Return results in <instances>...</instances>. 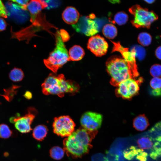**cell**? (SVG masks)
Here are the masks:
<instances>
[{
  "label": "cell",
  "instance_id": "5b68a950",
  "mask_svg": "<svg viewBox=\"0 0 161 161\" xmlns=\"http://www.w3.org/2000/svg\"><path fill=\"white\" fill-rule=\"evenodd\" d=\"M129 10L133 16L131 23L133 26L137 28L149 29L151 24L158 18V16L153 11L143 8L139 4L132 6Z\"/></svg>",
  "mask_w": 161,
  "mask_h": 161
},
{
  "label": "cell",
  "instance_id": "d6986e66",
  "mask_svg": "<svg viewBox=\"0 0 161 161\" xmlns=\"http://www.w3.org/2000/svg\"><path fill=\"white\" fill-rule=\"evenodd\" d=\"M137 143L140 148L145 150L149 153L152 150L154 142L148 135L139 138L137 141Z\"/></svg>",
  "mask_w": 161,
  "mask_h": 161
},
{
  "label": "cell",
  "instance_id": "d4e9b609",
  "mask_svg": "<svg viewBox=\"0 0 161 161\" xmlns=\"http://www.w3.org/2000/svg\"><path fill=\"white\" fill-rule=\"evenodd\" d=\"M65 151L61 147L55 146L52 147L50 150L49 154L51 157L55 160H60L64 157Z\"/></svg>",
  "mask_w": 161,
  "mask_h": 161
},
{
  "label": "cell",
  "instance_id": "5bb4252c",
  "mask_svg": "<svg viewBox=\"0 0 161 161\" xmlns=\"http://www.w3.org/2000/svg\"><path fill=\"white\" fill-rule=\"evenodd\" d=\"M124 158L128 160L147 161L148 154L143 149L131 146L125 149L123 152Z\"/></svg>",
  "mask_w": 161,
  "mask_h": 161
},
{
  "label": "cell",
  "instance_id": "9c48e42d",
  "mask_svg": "<svg viewBox=\"0 0 161 161\" xmlns=\"http://www.w3.org/2000/svg\"><path fill=\"white\" fill-rule=\"evenodd\" d=\"M75 126L69 116L64 115L55 118L53 123L54 132L61 137H67L74 131Z\"/></svg>",
  "mask_w": 161,
  "mask_h": 161
},
{
  "label": "cell",
  "instance_id": "ba28073f",
  "mask_svg": "<svg viewBox=\"0 0 161 161\" xmlns=\"http://www.w3.org/2000/svg\"><path fill=\"white\" fill-rule=\"evenodd\" d=\"M27 111V114L24 116L17 115L10 119V121L14 123L16 129L21 133H28L32 130L31 125L36 113V110L33 107H29Z\"/></svg>",
  "mask_w": 161,
  "mask_h": 161
},
{
  "label": "cell",
  "instance_id": "52a82bcc",
  "mask_svg": "<svg viewBox=\"0 0 161 161\" xmlns=\"http://www.w3.org/2000/svg\"><path fill=\"white\" fill-rule=\"evenodd\" d=\"M95 19V16L93 13L89 16H81L72 26L77 32L87 36H92L99 32L98 25Z\"/></svg>",
  "mask_w": 161,
  "mask_h": 161
},
{
  "label": "cell",
  "instance_id": "ffe728a7",
  "mask_svg": "<svg viewBox=\"0 0 161 161\" xmlns=\"http://www.w3.org/2000/svg\"><path fill=\"white\" fill-rule=\"evenodd\" d=\"M150 94L155 97H161V78L154 77L150 81Z\"/></svg>",
  "mask_w": 161,
  "mask_h": 161
},
{
  "label": "cell",
  "instance_id": "8992f818",
  "mask_svg": "<svg viewBox=\"0 0 161 161\" xmlns=\"http://www.w3.org/2000/svg\"><path fill=\"white\" fill-rule=\"evenodd\" d=\"M143 82V79L140 78H129L120 82L117 86L116 94L117 96L123 99H129L137 95L140 86Z\"/></svg>",
  "mask_w": 161,
  "mask_h": 161
},
{
  "label": "cell",
  "instance_id": "1f68e13d",
  "mask_svg": "<svg viewBox=\"0 0 161 161\" xmlns=\"http://www.w3.org/2000/svg\"><path fill=\"white\" fill-rule=\"evenodd\" d=\"M91 161H108L103 154L99 153L94 154L91 157Z\"/></svg>",
  "mask_w": 161,
  "mask_h": 161
},
{
  "label": "cell",
  "instance_id": "836d02e7",
  "mask_svg": "<svg viewBox=\"0 0 161 161\" xmlns=\"http://www.w3.org/2000/svg\"><path fill=\"white\" fill-rule=\"evenodd\" d=\"M59 32L61 38L64 42L69 39V35L66 31L63 30H61Z\"/></svg>",
  "mask_w": 161,
  "mask_h": 161
},
{
  "label": "cell",
  "instance_id": "603a6c76",
  "mask_svg": "<svg viewBox=\"0 0 161 161\" xmlns=\"http://www.w3.org/2000/svg\"><path fill=\"white\" fill-rule=\"evenodd\" d=\"M102 32L106 38L113 39L117 35V31L114 25L111 24H108L104 26L102 29Z\"/></svg>",
  "mask_w": 161,
  "mask_h": 161
},
{
  "label": "cell",
  "instance_id": "30bf717a",
  "mask_svg": "<svg viewBox=\"0 0 161 161\" xmlns=\"http://www.w3.org/2000/svg\"><path fill=\"white\" fill-rule=\"evenodd\" d=\"M111 41L113 44L112 52L117 51L120 53L123 58L127 62L129 69L134 77L135 78L138 77L139 73L136 63V53L134 49L129 51L127 48L122 46L119 42Z\"/></svg>",
  "mask_w": 161,
  "mask_h": 161
},
{
  "label": "cell",
  "instance_id": "74e56055",
  "mask_svg": "<svg viewBox=\"0 0 161 161\" xmlns=\"http://www.w3.org/2000/svg\"><path fill=\"white\" fill-rule=\"evenodd\" d=\"M24 96L27 99H30L32 97V94L30 92L27 91L24 93Z\"/></svg>",
  "mask_w": 161,
  "mask_h": 161
},
{
  "label": "cell",
  "instance_id": "277c9868",
  "mask_svg": "<svg viewBox=\"0 0 161 161\" xmlns=\"http://www.w3.org/2000/svg\"><path fill=\"white\" fill-rule=\"evenodd\" d=\"M55 37L56 47L48 58L44 60L45 66L54 73L68 61L69 59L68 51L59 31L56 33Z\"/></svg>",
  "mask_w": 161,
  "mask_h": 161
},
{
  "label": "cell",
  "instance_id": "ac0fdd59",
  "mask_svg": "<svg viewBox=\"0 0 161 161\" xmlns=\"http://www.w3.org/2000/svg\"><path fill=\"white\" fill-rule=\"evenodd\" d=\"M148 120L144 114H140L134 119V127L137 130L143 131L145 130L149 126Z\"/></svg>",
  "mask_w": 161,
  "mask_h": 161
},
{
  "label": "cell",
  "instance_id": "3957f363",
  "mask_svg": "<svg viewBox=\"0 0 161 161\" xmlns=\"http://www.w3.org/2000/svg\"><path fill=\"white\" fill-rule=\"evenodd\" d=\"M107 72L111 76V84L117 86L121 82L129 78H135L130 71L127 64L123 58L114 55L109 58L106 62Z\"/></svg>",
  "mask_w": 161,
  "mask_h": 161
},
{
  "label": "cell",
  "instance_id": "e575fe53",
  "mask_svg": "<svg viewBox=\"0 0 161 161\" xmlns=\"http://www.w3.org/2000/svg\"><path fill=\"white\" fill-rule=\"evenodd\" d=\"M13 1L18 4L20 5L23 6L25 9H26V6L30 0H8Z\"/></svg>",
  "mask_w": 161,
  "mask_h": 161
},
{
  "label": "cell",
  "instance_id": "4dcf8cb0",
  "mask_svg": "<svg viewBox=\"0 0 161 161\" xmlns=\"http://www.w3.org/2000/svg\"><path fill=\"white\" fill-rule=\"evenodd\" d=\"M134 49L136 53V56H137L140 60L144 58L145 56V50L142 47L137 46L135 47Z\"/></svg>",
  "mask_w": 161,
  "mask_h": 161
},
{
  "label": "cell",
  "instance_id": "44dd1931",
  "mask_svg": "<svg viewBox=\"0 0 161 161\" xmlns=\"http://www.w3.org/2000/svg\"><path fill=\"white\" fill-rule=\"evenodd\" d=\"M148 133L154 141L161 143V121L156 123L149 130Z\"/></svg>",
  "mask_w": 161,
  "mask_h": 161
},
{
  "label": "cell",
  "instance_id": "6da1fadb",
  "mask_svg": "<svg viewBox=\"0 0 161 161\" xmlns=\"http://www.w3.org/2000/svg\"><path fill=\"white\" fill-rule=\"evenodd\" d=\"M97 132L89 131L83 128L74 131L63 141L64 149L67 155L77 158L87 153L92 147L91 141Z\"/></svg>",
  "mask_w": 161,
  "mask_h": 161
},
{
  "label": "cell",
  "instance_id": "7402d4cb",
  "mask_svg": "<svg viewBox=\"0 0 161 161\" xmlns=\"http://www.w3.org/2000/svg\"><path fill=\"white\" fill-rule=\"evenodd\" d=\"M48 131L47 128L45 125H38L33 129L32 135L35 140L41 141L46 137Z\"/></svg>",
  "mask_w": 161,
  "mask_h": 161
},
{
  "label": "cell",
  "instance_id": "f546056e",
  "mask_svg": "<svg viewBox=\"0 0 161 161\" xmlns=\"http://www.w3.org/2000/svg\"><path fill=\"white\" fill-rule=\"evenodd\" d=\"M47 5V9L49 10L58 7L61 4L62 0H44Z\"/></svg>",
  "mask_w": 161,
  "mask_h": 161
},
{
  "label": "cell",
  "instance_id": "8d00e7d4",
  "mask_svg": "<svg viewBox=\"0 0 161 161\" xmlns=\"http://www.w3.org/2000/svg\"><path fill=\"white\" fill-rule=\"evenodd\" d=\"M155 55L158 59L161 60V46L158 47L156 49L155 51Z\"/></svg>",
  "mask_w": 161,
  "mask_h": 161
},
{
  "label": "cell",
  "instance_id": "e0dca14e",
  "mask_svg": "<svg viewBox=\"0 0 161 161\" xmlns=\"http://www.w3.org/2000/svg\"><path fill=\"white\" fill-rule=\"evenodd\" d=\"M84 55L85 52L83 48L79 45H75L69 50L68 61L80 60Z\"/></svg>",
  "mask_w": 161,
  "mask_h": 161
},
{
  "label": "cell",
  "instance_id": "2e32d148",
  "mask_svg": "<svg viewBox=\"0 0 161 161\" xmlns=\"http://www.w3.org/2000/svg\"><path fill=\"white\" fill-rule=\"evenodd\" d=\"M79 16V13L77 9L71 6L67 7L62 13V18L64 21L72 25L77 22Z\"/></svg>",
  "mask_w": 161,
  "mask_h": 161
},
{
  "label": "cell",
  "instance_id": "d590c367",
  "mask_svg": "<svg viewBox=\"0 0 161 161\" xmlns=\"http://www.w3.org/2000/svg\"><path fill=\"white\" fill-rule=\"evenodd\" d=\"M7 27V24L5 21L0 18V31L5 30Z\"/></svg>",
  "mask_w": 161,
  "mask_h": 161
},
{
  "label": "cell",
  "instance_id": "8fae6325",
  "mask_svg": "<svg viewBox=\"0 0 161 161\" xmlns=\"http://www.w3.org/2000/svg\"><path fill=\"white\" fill-rule=\"evenodd\" d=\"M103 119L100 114L91 111L84 113L80 119L82 128L89 131H97L100 127Z\"/></svg>",
  "mask_w": 161,
  "mask_h": 161
},
{
  "label": "cell",
  "instance_id": "484cf974",
  "mask_svg": "<svg viewBox=\"0 0 161 161\" xmlns=\"http://www.w3.org/2000/svg\"><path fill=\"white\" fill-rule=\"evenodd\" d=\"M137 40L138 43L141 45L146 47L151 44L152 37L148 33L143 32L139 34Z\"/></svg>",
  "mask_w": 161,
  "mask_h": 161
},
{
  "label": "cell",
  "instance_id": "f1b7e54d",
  "mask_svg": "<svg viewBox=\"0 0 161 161\" xmlns=\"http://www.w3.org/2000/svg\"><path fill=\"white\" fill-rule=\"evenodd\" d=\"M150 72L151 75L154 77H161V65L155 64L151 67Z\"/></svg>",
  "mask_w": 161,
  "mask_h": 161
},
{
  "label": "cell",
  "instance_id": "7a4b0ae2",
  "mask_svg": "<svg viewBox=\"0 0 161 161\" xmlns=\"http://www.w3.org/2000/svg\"><path fill=\"white\" fill-rule=\"evenodd\" d=\"M43 93L46 95H55L63 97L65 93L74 94L79 90L80 87L76 82L66 80L64 75L50 74L41 85Z\"/></svg>",
  "mask_w": 161,
  "mask_h": 161
},
{
  "label": "cell",
  "instance_id": "cb8c5ba5",
  "mask_svg": "<svg viewBox=\"0 0 161 161\" xmlns=\"http://www.w3.org/2000/svg\"><path fill=\"white\" fill-rule=\"evenodd\" d=\"M24 76V72L20 69L14 68L10 72L9 74V78L12 81L19 82L21 81Z\"/></svg>",
  "mask_w": 161,
  "mask_h": 161
},
{
  "label": "cell",
  "instance_id": "9a60e30c",
  "mask_svg": "<svg viewBox=\"0 0 161 161\" xmlns=\"http://www.w3.org/2000/svg\"><path fill=\"white\" fill-rule=\"evenodd\" d=\"M47 5L44 0H31L26 6V9L30 14V21L32 23L41 11L46 8Z\"/></svg>",
  "mask_w": 161,
  "mask_h": 161
},
{
  "label": "cell",
  "instance_id": "ab89813d",
  "mask_svg": "<svg viewBox=\"0 0 161 161\" xmlns=\"http://www.w3.org/2000/svg\"><path fill=\"white\" fill-rule=\"evenodd\" d=\"M145 2L148 4H152L156 0H143Z\"/></svg>",
  "mask_w": 161,
  "mask_h": 161
},
{
  "label": "cell",
  "instance_id": "4316f807",
  "mask_svg": "<svg viewBox=\"0 0 161 161\" xmlns=\"http://www.w3.org/2000/svg\"><path fill=\"white\" fill-rule=\"evenodd\" d=\"M128 15L124 11H120L116 13L114 17V21L119 25L125 24L128 21Z\"/></svg>",
  "mask_w": 161,
  "mask_h": 161
},
{
  "label": "cell",
  "instance_id": "d6a6232c",
  "mask_svg": "<svg viewBox=\"0 0 161 161\" xmlns=\"http://www.w3.org/2000/svg\"><path fill=\"white\" fill-rule=\"evenodd\" d=\"M0 17L7 18V14L5 6L2 2L1 0H0Z\"/></svg>",
  "mask_w": 161,
  "mask_h": 161
},
{
  "label": "cell",
  "instance_id": "7c38bea8",
  "mask_svg": "<svg viewBox=\"0 0 161 161\" xmlns=\"http://www.w3.org/2000/svg\"><path fill=\"white\" fill-rule=\"evenodd\" d=\"M87 47L95 55L100 57L106 53L108 44L103 37L97 35L92 36L89 38Z\"/></svg>",
  "mask_w": 161,
  "mask_h": 161
},
{
  "label": "cell",
  "instance_id": "4fadbf2b",
  "mask_svg": "<svg viewBox=\"0 0 161 161\" xmlns=\"http://www.w3.org/2000/svg\"><path fill=\"white\" fill-rule=\"evenodd\" d=\"M5 6L7 16L19 18V21L21 22H24L28 19L29 14L22 6L9 2L6 3Z\"/></svg>",
  "mask_w": 161,
  "mask_h": 161
},
{
  "label": "cell",
  "instance_id": "83f0119b",
  "mask_svg": "<svg viewBox=\"0 0 161 161\" xmlns=\"http://www.w3.org/2000/svg\"><path fill=\"white\" fill-rule=\"evenodd\" d=\"M12 134V131L8 126L5 124H0V138L4 139L10 137Z\"/></svg>",
  "mask_w": 161,
  "mask_h": 161
},
{
  "label": "cell",
  "instance_id": "f35d334b",
  "mask_svg": "<svg viewBox=\"0 0 161 161\" xmlns=\"http://www.w3.org/2000/svg\"><path fill=\"white\" fill-rule=\"evenodd\" d=\"M108 1L112 4H119L120 2V0H108Z\"/></svg>",
  "mask_w": 161,
  "mask_h": 161
}]
</instances>
